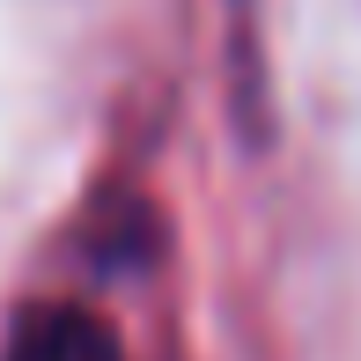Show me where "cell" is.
<instances>
[{"label": "cell", "mask_w": 361, "mask_h": 361, "mask_svg": "<svg viewBox=\"0 0 361 361\" xmlns=\"http://www.w3.org/2000/svg\"><path fill=\"white\" fill-rule=\"evenodd\" d=\"M0 361H126V354H118V339H111V324L96 317V310H81V302H37V310L15 317Z\"/></svg>", "instance_id": "obj_1"}]
</instances>
